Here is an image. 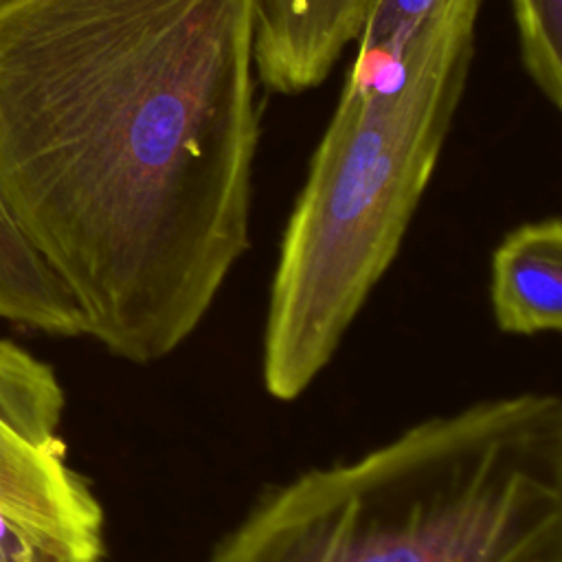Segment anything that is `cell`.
<instances>
[{
    "mask_svg": "<svg viewBox=\"0 0 562 562\" xmlns=\"http://www.w3.org/2000/svg\"><path fill=\"white\" fill-rule=\"evenodd\" d=\"M252 0H0V198L86 336L151 364L250 246Z\"/></svg>",
    "mask_w": 562,
    "mask_h": 562,
    "instance_id": "cell-1",
    "label": "cell"
},
{
    "mask_svg": "<svg viewBox=\"0 0 562 562\" xmlns=\"http://www.w3.org/2000/svg\"><path fill=\"white\" fill-rule=\"evenodd\" d=\"M204 562H562V400L485 397L305 470Z\"/></svg>",
    "mask_w": 562,
    "mask_h": 562,
    "instance_id": "cell-2",
    "label": "cell"
},
{
    "mask_svg": "<svg viewBox=\"0 0 562 562\" xmlns=\"http://www.w3.org/2000/svg\"><path fill=\"white\" fill-rule=\"evenodd\" d=\"M481 0H441L397 61L347 72L288 217L261 342L268 395L329 364L400 252L465 92Z\"/></svg>",
    "mask_w": 562,
    "mask_h": 562,
    "instance_id": "cell-3",
    "label": "cell"
},
{
    "mask_svg": "<svg viewBox=\"0 0 562 562\" xmlns=\"http://www.w3.org/2000/svg\"><path fill=\"white\" fill-rule=\"evenodd\" d=\"M64 389L46 362L0 338V509L37 531L103 544V509L59 437Z\"/></svg>",
    "mask_w": 562,
    "mask_h": 562,
    "instance_id": "cell-4",
    "label": "cell"
},
{
    "mask_svg": "<svg viewBox=\"0 0 562 562\" xmlns=\"http://www.w3.org/2000/svg\"><path fill=\"white\" fill-rule=\"evenodd\" d=\"M371 0H252L257 79L279 94L318 88L356 42Z\"/></svg>",
    "mask_w": 562,
    "mask_h": 562,
    "instance_id": "cell-5",
    "label": "cell"
},
{
    "mask_svg": "<svg viewBox=\"0 0 562 562\" xmlns=\"http://www.w3.org/2000/svg\"><path fill=\"white\" fill-rule=\"evenodd\" d=\"M490 303L505 334L562 329V224L555 215L525 222L501 239L492 252Z\"/></svg>",
    "mask_w": 562,
    "mask_h": 562,
    "instance_id": "cell-6",
    "label": "cell"
},
{
    "mask_svg": "<svg viewBox=\"0 0 562 562\" xmlns=\"http://www.w3.org/2000/svg\"><path fill=\"white\" fill-rule=\"evenodd\" d=\"M0 318L55 336H83V316L0 198Z\"/></svg>",
    "mask_w": 562,
    "mask_h": 562,
    "instance_id": "cell-7",
    "label": "cell"
},
{
    "mask_svg": "<svg viewBox=\"0 0 562 562\" xmlns=\"http://www.w3.org/2000/svg\"><path fill=\"white\" fill-rule=\"evenodd\" d=\"M520 61L555 110L562 105V0H509Z\"/></svg>",
    "mask_w": 562,
    "mask_h": 562,
    "instance_id": "cell-8",
    "label": "cell"
},
{
    "mask_svg": "<svg viewBox=\"0 0 562 562\" xmlns=\"http://www.w3.org/2000/svg\"><path fill=\"white\" fill-rule=\"evenodd\" d=\"M441 0H371L364 13L351 72L369 75L402 55L404 46Z\"/></svg>",
    "mask_w": 562,
    "mask_h": 562,
    "instance_id": "cell-9",
    "label": "cell"
},
{
    "mask_svg": "<svg viewBox=\"0 0 562 562\" xmlns=\"http://www.w3.org/2000/svg\"><path fill=\"white\" fill-rule=\"evenodd\" d=\"M103 553L105 547L37 531L0 509V562H101Z\"/></svg>",
    "mask_w": 562,
    "mask_h": 562,
    "instance_id": "cell-10",
    "label": "cell"
}]
</instances>
